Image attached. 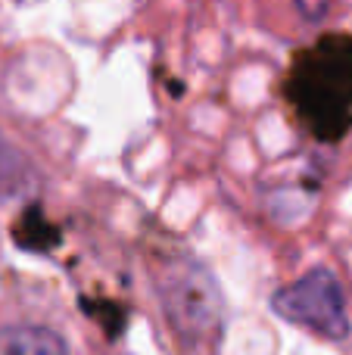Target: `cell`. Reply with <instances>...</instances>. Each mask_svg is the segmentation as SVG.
I'll return each instance as SVG.
<instances>
[{"label":"cell","mask_w":352,"mask_h":355,"mask_svg":"<svg viewBox=\"0 0 352 355\" xmlns=\"http://www.w3.org/2000/svg\"><path fill=\"white\" fill-rule=\"evenodd\" d=\"M293 116L315 141H340L352 131V35L331 31L293 56L284 81Z\"/></svg>","instance_id":"cell-1"},{"label":"cell","mask_w":352,"mask_h":355,"mask_svg":"<svg viewBox=\"0 0 352 355\" xmlns=\"http://www.w3.org/2000/svg\"><path fill=\"white\" fill-rule=\"evenodd\" d=\"M159 302L166 321L184 346L203 349L222 331V293L209 268L193 259H172L159 271Z\"/></svg>","instance_id":"cell-2"},{"label":"cell","mask_w":352,"mask_h":355,"mask_svg":"<svg viewBox=\"0 0 352 355\" xmlns=\"http://www.w3.org/2000/svg\"><path fill=\"white\" fill-rule=\"evenodd\" d=\"M272 309L284 321L328 340H343L349 334V312L343 284L331 268H312L299 281L281 287L272 296Z\"/></svg>","instance_id":"cell-3"},{"label":"cell","mask_w":352,"mask_h":355,"mask_svg":"<svg viewBox=\"0 0 352 355\" xmlns=\"http://www.w3.org/2000/svg\"><path fill=\"white\" fill-rule=\"evenodd\" d=\"M0 355H69L66 340L41 324L0 327Z\"/></svg>","instance_id":"cell-4"},{"label":"cell","mask_w":352,"mask_h":355,"mask_svg":"<svg viewBox=\"0 0 352 355\" xmlns=\"http://www.w3.org/2000/svg\"><path fill=\"white\" fill-rule=\"evenodd\" d=\"M28 187V162L16 147L0 135V196L19 193Z\"/></svg>","instance_id":"cell-5"}]
</instances>
